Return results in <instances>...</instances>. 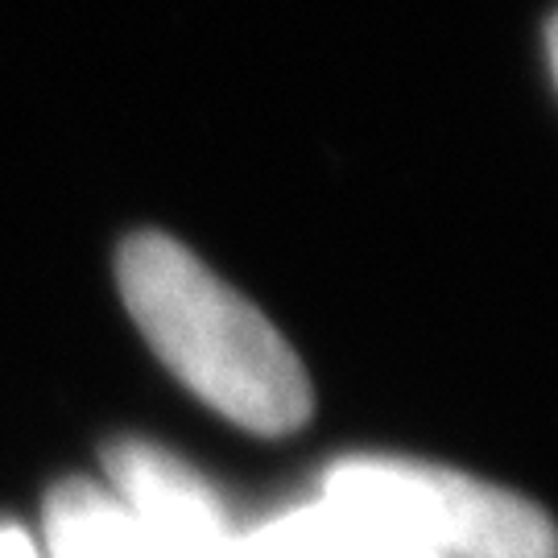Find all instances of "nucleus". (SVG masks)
Segmentation results:
<instances>
[{
	"instance_id": "nucleus-3",
	"label": "nucleus",
	"mask_w": 558,
	"mask_h": 558,
	"mask_svg": "<svg viewBox=\"0 0 558 558\" xmlns=\"http://www.w3.org/2000/svg\"><path fill=\"white\" fill-rule=\"evenodd\" d=\"M112 497L129 509L158 558H240L220 497L179 456L141 439H117L104 451Z\"/></svg>"
},
{
	"instance_id": "nucleus-6",
	"label": "nucleus",
	"mask_w": 558,
	"mask_h": 558,
	"mask_svg": "<svg viewBox=\"0 0 558 558\" xmlns=\"http://www.w3.org/2000/svg\"><path fill=\"white\" fill-rule=\"evenodd\" d=\"M0 558H38L34 542L21 534L17 525H4L0 530Z\"/></svg>"
},
{
	"instance_id": "nucleus-4",
	"label": "nucleus",
	"mask_w": 558,
	"mask_h": 558,
	"mask_svg": "<svg viewBox=\"0 0 558 558\" xmlns=\"http://www.w3.org/2000/svg\"><path fill=\"white\" fill-rule=\"evenodd\" d=\"M50 558H158L141 525L108 488L66 480L46 500Z\"/></svg>"
},
{
	"instance_id": "nucleus-1",
	"label": "nucleus",
	"mask_w": 558,
	"mask_h": 558,
	"mask_svg": "<svg viewBox=\"0 0 558 558\" xmlns=\"http://www.w3.org/2000/svg\"><path fill=\"white\" fill-rule=\"evenodd\" d=\"M117 281L149 348L223 418L257 435H290L311 418L315 398L299 352L179 240L129 236Z\"/></svg>"
},
{
	"instance_id": "nucleus-2",
	"label": "nucleus",
	"mask_w": 558,
	"mask_h": 558,
	"mask_svg": "<svg viewBox=\"0 0 558 558\" xmlns=\"http://www.w3.org/2000/svg\"><path fill=\"white\" fill-rule=\"evenodd\" d=\"M323 500L435 558H555V525L538 505L451 468L343 459Z\"/></svg>"
},
{
	"instance_id": "nucleus-5",
	"label": "nucleus",
	"mask_w": 558,
	"mask_h": 558,
	"mask_svg": "<svg viewBox=\"0 0 558 558\" xmlns=\"http://www.w3.org/2000/svg\"><path fill=\"white\" fill-rule=\"evenodd\" d=\"M240 558H435L368 521L319 500L240 542Z\"/></svg>"
}]
</instances>
